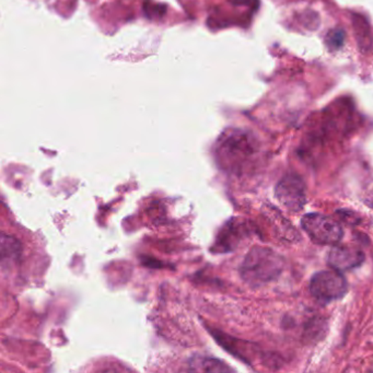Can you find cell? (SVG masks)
Here are the masks:
<instances>
[{
    "label": "cell",
    "mask_w": 373,
    "mask_h": 373,
    "mask_svg": "<svg viewBox=\"0 0 373 373\" xmlns=\"http://www.w3.org/2000/svg\"><path fill=\"white\" fill-rule=\"evenodd\" d=\"M284 264V259L269 247H255L241 264L240 275L247 285L259 287L279 277Z\"/></svg>",
    "instance_id": "obj_1"
},
{
    "label": "cell",
    "mask_w": 373,
    "mask_h": 373,
    "mask_svg": "<svg viewBox=\"0 0 373 373\" xmlns=\"http://www.w3.org/2000/svg\"><path fill=\"white\" fill-rule=\"evenodd\" d=\"M218 158L226 170L241 172L259 154V145L247 131H227L218 143Z\"/></svg>",
    "instance_id": "obj_2"
},
{
    "label": "cell",
    "mask_w": 373,
    "mask_h": 373,
    "mask_svg": "<svg viewBox=\"0 0 373 373\" xmlns=\"http://www.w3.org/2000/svg\"><path fill=\"white\" fill-rule=\"evenodd\" d=\"M301 227L309 238L317 244H337L344 237L343 228L339 222L317 212L304 216Z\"/></svg>",
    "instance_id": "obj_3"
},
{
    "label": "cell",
    "mask_w": 373,
    "mask_h": 373,
    "mask_svg": "<svg viewBox=\"0 0 373 373\" xmlns=\"http://www.w3.org/2000/svg\"><path fill=\"white\" fill-rule=\"evenodd\" d=\"M347 290V280L336 269L319 272L311 279V294L321 304H329L343 298Z\"/></svg>",
    "instance_id": "obj_4"
},
{
    "label": "cell",
    "mask_w": 373,
    "mask_h": 373,
    "mask_svg": "<svg viewBox=\"0 0 373 373\" xmlns=\"http://www.w3.org/2000/svg\"><path fill=\"white\" fill-rule=\"evenodd\" d=\"M276 199L289 212H298L307 203V187L298 174H287L277 183Z\"/></svg>",
    "instance_id": "obj_5"
},
{
    "label": "cell",
    "mask_w": 373,
    "mask_h": 373,
    "mask_svg": "<svg viewBox=\"0 0 373 373\" xmlns=\"http://www.w3.org/2000/svg\"><path fill=\"white\" fill-rule=\"evenodd\" d=\"M364 262V254L362 251L350 247H334L329 251L327 263L336 271H349L359 267Z\"/></svg>",
    "instance_id": "obj_6"
},
{
    "label": "cell",
    "mask_w": 373,
    "mask_h": 373,
    "mask_svg": "<svg viewBox=\"0 0 373 373\" xmlns=\"http://www.w3.org/2000/svg\"><path fill=\"white\" fill-rule=\"evenodd\" d=\"M244 234V226L242 224L231 222V224H227L226 228L222 231V234L218 238V250H222L220 252H228V251L234 250L238 243L242 240Z\"/></svg>",
    "instance_id": "obj_7"
},
{
    "label": "cell",
    "mask_w": 373,
    "mask_h": 373,
    "mask_svg": "<svg viewBox=\"0 0 373 373\" xmlns=\"http://www.w3.org/2000/svg\"><path fill=\"white\" fill-rule=\"evenodd\" d=\"M22 247L19 241L14 237L3 234L1 236V263L3 266L6 264H11L19 259L21 255Z\"/></svg>",
    "instance_id": "obj_8"
},
{
    "label": "cell",
    "mask_w": 373,
    "mask_h": 373,
    "mask_svg": "<svg viewBox=\"0 0 373 373\" xmlns=\"http://www.w3.org/2000/svg\"><path fill=\"white\" fill-rule=\"evenodd\" d=\"M191 370L202 371V372H228L232 369L226 364L214 358L197 357L191 360Z\"/></svg>",
    "instance_id": "obj_9"
},
{
    "label": "cell",
    "mask_w": 373,
    "mask_h": 373,
    "mask_svg": "<svg viewBox=\"0 0 373 373\" xmlns=\"http://www.w3.org/2000/svg\"><path fill=\"white\" fill-rule=\"evenodd\" d=\"M345 36H344V32L342 30H333L327 35V44L332 49H339L343 45Z\"/></svg>",
    "instance_id": "obj_10"
}]
</instances>
